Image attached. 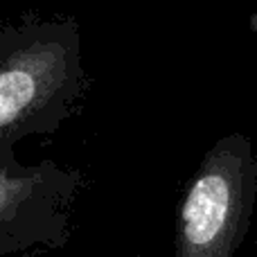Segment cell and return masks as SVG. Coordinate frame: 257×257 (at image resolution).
<instances>
[{
    "instance_id": "cell-3",
    "label": "cell",
    "mask_w": 257,
    "mask_h": 257,
    "mask_svg": "<svg viewBox=\"0 0 257 257\" xmlns=\"http://www.w3.org/2000/svg\"><path fill=\"white\" fill-rule=\"evenodd\" d=\"M36 178L0 169V221L9 219L32 196Z\"/></svg>"
},
{
    "instance_id": "cell-2",
    "label": "cell",
    "mask_w": 257,
    "mask_h": 257,
    "mask_svg": "<svg viewBox=\"0 0 257 257\" xmlns=\"http://www.w3.org/2000/svg\"><path fill=\"white\" fill-rule=\"evenodd\" d=\"M70 81L68 48L36 39L0 59V140L16 136L57 99Z\"/></svg>"
},
{
    "instance_id": "cell-1",
    "label": "cell",
    "mask_w": 257,
    "mask_h": 257,
    "mask_svg": "<svg viewBox=\"0 0 257 257\" xmlns=\"http://www.w3.org/2000/svg\"><path fill=\"white\" fill-rule=\"evenodd\" d=\"M257 196V163L246 136L219 140L205 154L178 210L176 257H232Z\"/></svg>"
}]
</instances>
